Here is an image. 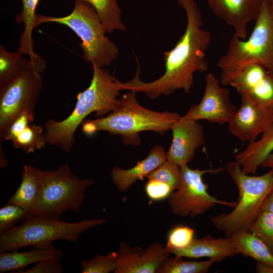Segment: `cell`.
Returning a JSON list of instances; mask_svg holds the SVG:
<instances>
[{
  "mask_svg": "<svg viewBox=\"0 0 273 273\" xmlns=\"http://www.w3.org/2000/svg\"><path fill=\"white\" fill-rule=\"evenodd\" d=\"M93 74L89 86L79 93L72 113L61 121L49 119L44 125L47 144L69 152L74 143L78 127L89 114L98 118L114 109L120 97V81L104 68L92 64Z\"/></svg>",
  "mask_w": 273,
  "mask_h": 273,
  "instance_id": "7a4b0ae2",
  "label": "cell"
},
{
  "mask_svg": "<svg viewBox=\"0 0 273 273\" xmlns=\"http://www.w3.org/2000/svg\"><path fill=\"white\" fill-rule=\"evenodd\" d=\"M93 183L91 179H80L71 171L68 164L55 170H44L43 187L37 207L27 218L59 219L66 211L78 213L86 190Z\"/></svg>",
  "mask_w": 273,
  "mask_h": 273,
  "instance_id": "ba28073f",
  "label": "cell"
},
{
  "mask_svg": "<svg viewBox=\"0 0 273 273\" xmlns=\"http://www.w3.org/2000/svg\"><path fill=\"white\" fill-rule=\"evenodd\" d=\"M263 2L273 9V0H263Z\"/></svg>",
  "mask_w": 273,
  "mask_h": 273,
  "instance_id": "74e56055",
  "label": "cell"
},
{
  "mask_svg": "<svg viewBox=\"0 0 273 273\" xmlns=\"http://www.w3.org/2000/svg\"><path fill=\"white\" fill-rule=\"evenodd\" d=\"M213 14L234 29V34L245 39L249 22L255 20L263 0H207Z\"/></svg>",
  "mask_w": 273,
  "mask_h": 273,
  "instance_id": "2e32d148",
  "label": "cell"
},
{
  "mask_svg": "<svg viewBox=\"0 0 273 273\" xmlns=\"http://www.w3.org/2000/svg\"><path fill=\"white\" fill-rule=\"evenodd\" d=\"M240 253L257 262L273 265V255L266 246L255 234L249 231L236 232L230 236Z\"/></svg>",
  "mask_w": 273,
  "mask_h": 273,
  "instance_id": "cb8c5ba5",
  "label": "cell"
},
{
  "mask_svg": "<svg viewBox=\"0 0 273 273\" xmlns=\"http://www.w3.org/2000/svg\"><path fill=\"white\" fill-rule=\"evenodd\" d=\"M260 167L273 169V152L265 159Z\"/></svg>",
  "mask_w": 273,
  "mask_h": 273,
  "instance_id": "8d00e7d4",
  "label": "cell"
},
{
  "mask_svg": "<svg viewBox=\"0 0 273 273\" xmlns=\"http://www.w3.org/2000/svg\"><path fill=\"white\" fill-rule=\"evenodd\" d=\"M194 230L188 226H175L169 232L165 248L169 253L172 250L186 248L194 239Z\"/></svg>",
  "mask_w": 273,
  "mask_h": 273,
  "instance_id": "4dcf8cb0",
  "label": "cell"
},
{
  "mask_svg": "<svg viewBox=\"0 0 273 273\" xmlns=\"http://www.w3.org/2000/svg\"><path fill=\"white\" fill-rule=\"evenodd\" d=\"M176 1L186 12L187 25L174 47L164 53V74L152 82L142 81L140 63L136 59L135 74L127 82H120L121 90L143 93L151 100L176 90L188 93L194 82V74L207 71L205 56L211 41V33L202 28V15L195 0Z\"/></svg>",
  "mask_w": 273,
  "mask_h": 273,
  "instance_id": "6da1fadb",
  "label": "cell"
},
{
  "mask_svg": "<svg viewBox=\"0 0 273 273\" xmlns=\"http://www.w3.org/2000/svg\"><path fill=\"white\" fill-rule=\"evenodd\" d=\"M214 263L211 259L197 261L185 260L179 256H168L159 264L155 273H206Z\"/></svg>",
  "mask_w": 273,
  "mask_h": 273,
  "instance_id": "484cf974",
  "label": "cell"
},
{
  "mask_svg": "<svg viewBox=\"0 0 273 273\" xmlns=\"http://www.w3.org/2000/svg\"><path fill=\"white\" fill-rule=\"evenodd\" d=\"M136 93L129 91L123 94L117 106L106 116L84 120L81 124L82 132L91 135L98 131H106L112 135H121L125 145L138 146L141 142L140 132L153 131L164 134L180 118L175 112H156L144 108L138 103Z\"/></svg>",
  "mask_w": 273,
  "mask_h": 273,
  "instance_id": "3957f363",
  "label": "cell"
},
{
  "mask_svg": "<svg viewBox=\"0 0 273 273\" xmlns=\"http://www.w3.org/2000/svg\"><path fill=\"white\" fill-rule=\"evenodd\" d=\"M145 190L148 197L154 201H162L168 198L174 191L168 184L153 179L148 180Z\"/></svg>",
  "mask_w": 273,
  "mask_h": 273,
  "instance_id": "d6a6232c",
  "label": "cell"
},
{
  "mask_svg": "<svg viewBox=\"0 0 273 273\" xmlns=\"http://www.w3.org/2000/svg\"><path fill=\"white\" fill-rule=\"evenodd\" d=\"M203 96L198 105L191 106L184 118L199 121L205 120L223 124L233 119L237 108L231 99L230 91L220 85L212 72L206 74Z\"/></svg>",
  "mask_w": 273,
  "mask_h": 273,
  "instance_id": "8fae6325",
  "label": "cell"
},
{
  "mask_svg": "<svg viewBox=\"0 0 273 273\" xmlns=\"http://www.w3.org/2000/svg\"><path fill=\"white\" fill-rule=\"evenodd\" d=\"M22 55L18 50L10 52L1 44L0 86L10 81L29 65L30 59L23 57Z\"/></svg>",
  "mask_w": 273,
  "mask_h": 273,
  "instance_id": "4316f807",
  "label": "cell"
},
{
  "mask_svg": "<svg viewBox=\"0 0 273 273\" xmlns=\"http://www.w3.org/2000/svg\"><path fill=\"white\" fill-rule=\"evenodd\" d=\"M181 168L177 165L166 160L146 176L148 180L153 179L169 185L173 190L179 186Z\"/></svg>",
  "mask_w": 273,
  "mask_h": 273,
  "instance_id": "f546056e",
  "label": "cell"
},
{
  "mask_svg": "<svg viewBox=\"0 0 273 273\" xmlns=\"http://www.w3.org/2000/svg\"><path fill=\"white\" fill-rule=\"evenodd\" d=\"M21 1L22 10L17 15L16 21L18 23H23L24 28L20 38V46L17 50L32 59L39 56L34 51L32 34L35 28L36 10L39 0Z\"/></svg>",
  "mask_w": 273,
  "mask_h": 273,
  "instance_id": "603a6c76",
  "label": "cell"
},
{
  "mask_svg": "<svg viewBox=\"0 0 273 273\" xmlns=\"http://www.w3.org/2000/svg\"><path fill=\"white\" fill-rule=\"evenodd\" d=\"M117 252L112 251L107 255L96 254L89 260L81 262L82 273H109L115 270Z\"/></svg>",
  "mask_w": 273,
  "mask_h": 273,
  "instance_id": "f1b7e54d",
  "label": "cell"
},
{
  "mask_svg": "<svg viewBox=\"0 0 273 273\" xmlns=\"http://www.w3.org/2000/svg\"><path fill=\"white\" fill-rule=\"evenodd\" d=\"M180 180L178 188L168 199V204L175 215L193 218L203 214L217 205L234 208L237 202H228L217 199L208 192V186L203 179L204 174L218 173L223 170L218 167L202 170L180 167Z\"/></svg>",
  "mask_w": 273,
  "mask_h": 273,
  "instance_id": "30bf717a",
  "label": "cell"
},
{
  "mask_svg": "<svg viewBox=\"0 0 273 273\" xmlns=\"http://www.w3.org/2000/svg\"><path fill=\"white\" fill-rule=\"evenodd\" d=\"M28 216V212L22 207L8 203L0 209V234L13 228Z\"/></svg>",
  "mask_w": 273,
  "mask_h": 273,
  "instance_id": "1f68e13d",
  "label": "cell"
},
{
  "mask_svg": "<svg viewBox=\"0 0 273 273\" xmlns=\"http://www.w3.org/2000/svg\"><path fill=\"white\" fill-rule=\"evenodd\" d=\"M59 259L50 258L44 259L37 263L33 267L17 272L21 273H60L63 268Z\"/></svg>",
  "mask_w": 273,
  "mask_h": 273,
  "instance_id": "836d02e7",
  "label": "cell"
},
{
  "mask_svg": "<svg viewBox=\"0 0 273 273\" xmlns=\"http://www.w3.org/2000/svg\"><path fill=\"white\" fill-rule=\"evenodd\" d=\"M273 124V110L263 107L248 97L241 96V105L228 123L230 133L242 142L256 140Z\"/></svg>",
  "mask_w": 273,
  "mask_h": 273,
  "instance_id": "7c38bea8",
  "label": "cell"
},
{
  "mask_svg": "<svg viewBox=\"0 0 273 273\" xmlns=\"http://www.w3.org/2000/svg\"><path fill=\"white\" fill-rule=\"evenodd\" d=\"M167 159L166 152L162 145L154 146L148 156L138 161L131 168L124 169L115 166L111 169V178L120 192L127 191L138 180H143Z\"/></svg>",
  "mask_w": 273,
  "mask_h": 273,
  "instance_id": "d6986e66",
  "label": "cell"
},
{
  "mask_svg": "<svg viewBox=\"0 0 273 273\" xmlns=\"http://www.w3.org/2000/svg\"><path fill=\"white\" fill-rule=\"evenodd\" d=\"M63 256L62 251L54 247L53 244L33 247L30 251L20 252L14 250L1 252L0 272H14L16 270L19 271L29 265L38 263L44 259L50 258L60 259Z\"/></svg>",
  "mask_w": 273,
  "mask_h": 273,
  "instance_id": "44dd1931",
  "label": "cell"
},
{
  "mask_svg": "<svg viewBox=\"0 0 273 273\" xmlns=\"http://www.w3.org/2000/svg\"><path fill=\"white\" fill-rule=\"evenodd\" d=\"M170 253L158 242L150 244L145 250L121 242L117 251L115 273H155L159 264Z\"/></svg>",
  "mask_w": 273,
  "mask_h": 273,
  "instance_id": "9a60e30c",
  "label": "cell"
},
{
  "mask_svg": "<svg viewBox=\"0 0 273 273\" xmlns=\"http://www.w3.org/2000/svg\"><path fill=\"white\" fill-rule=\"evenodd\" d=\"M170 253L188 258L208 257L214 260L215 263L240 254L231 237L216 238L210 235L199 239L194 238L187 248L172 250Z\"/></svg>",
  "mask_w": 273,
  "mask_h": 273,
  "instance_id": "ac0fdd59",
  "label": "cell"
},
{
  "mask_svg": "<svg viewBox=\"0 0 273 273\" xmlns=\"http://www.w3.org/2000/svg\"><path fill=\"white\" fill-rule=\"evenodd\" d=\"M261 211L273 213V189L265 198L261 208Z\"/></svg>",
  "mask_w": 273,
  "mask_h": 273,
  "instance_id": "e575fe53",
  "label": "cell"
},
{
  "mask_svg": "<svg viewBox=\"0 0 273 273\" xmlns=\"http://www.w3.org/2000/svg\"><path fill=\"white\" fill-rule=\"evenodd\" d=\"M170 130L172 140L166 152L167 160L180 167L187 166L205 143L203 127L198 121L180 116Z\"/></svg>",
  "mask_w": 273,
  "mask_h": 273,
  "instance_id": "5bb4252c",
  "label": "cell"
},
{
  "mask_svg": "<svg viewBox=\"0 0 273 273\" xmlns=\"http://www.w3.org/2000/svg\"><path fill=\"white\" fill-rule=\"evenodd\" d=\"M33 110H25L13 121L5 138L10 141L15 149H21L31 153L43 148L47 145L44 128L33 124Z\"/></svg>",
  "mask_w": 273,
  "mask_h": 273,
  "instance_id": "e0dca14e",
  "label": "cell"
},
{
  "mask_svg": "<svg viewBox=\"0 0 273 273\" xmlns=\"http://www.w3.org/2000/svg\"><path fill=\"white\" fill-rule=\"evenodd\" d=\"M226 170L239 192L234 209L211 218L213 225L225 236L248 229L259 213L267 195L273 189V169L259 176L245 173L236 161L230 162Z\"/></svg>",
  "mask_w": 273,
  "mask_h": 273,
  "instance_id": "8992f818",
  "label": "cell"
},
{
  "mask_svg": "<svg viewBox=\"0 0 273 273\" xmlns=\"http://www.w3.org/2000/svg\"><path fill=\"white\" fill-rule=\"evenodd\" d=\"M105 218H94L69 222L59 219L28 218L23 223L0 234V253L18 250L25 247H39L56 240L77 242L89 229L103 224Z\"/></svg>",
  "mask_w": 273,
  "mask_h": 273,
  "instance_id": "52a82bcc",
  "label": "cell"
},
{
  "mask_svg": "<svg viewBox=\"0 0 273 273\" xmlns=\"http://www.w3.org/2000/svg\"><path fill=\"white\" fill-rule=\"evenodd\" d=\"M49 22L64 25L76 34L81 40L79 46L83 58L88 63L101 68L108 67L119 55L116 44L105 35L106 32L95 9L85 1H74L72 11L65 16L37 14L35 27Z\"/></svg>",
  "mask_w": 273,
  "mask_h": 273,
  "instance_id": "5b68a950",
  "label": "cell"
},
{
  "mask_svg": "<svg viewBox=\"0 0 273 273\" xmlns=\"http://www.w3.org/2000/svg\"><path fill=\"white\" fill-rule=\"evenodd\" d=\"M248 38L233 35L226 52L217 63L220 83L229 85L233 77L246 65L259 64L273 72V9L263 2Z\"/></svg>",
  "mask_w": 273,
  "mask_h": 273,
  "instance_id": "277c9868",
  "label": "cell"
},
{
  "mask_svg": "<svg viewBox=\"0 0 273 273\" xmlns=\"http://www.w3.org/2000/svg\"><path fill=\"white\" fill-rule=\"evenodd\" d=\"M273 152V124L258 140L249 143L242 151L235 156V161L242 170L249 174H255L265 159Z\"/></svg>",
  "mask_w": 273,
  "mask_h": 273,
  "instance_id": "7402d4cb",
  "label": "cell"
},
{
  "mask_svg": "<svg viewBox=\"0 0 273 273\" xmlns=\"http://www.w3.org/2000/svg\"><path fill=\"white\" fill-rule=\"evenodd\" d=\"M255 270L258 273H273V265L257 262Z\"/></svg>",
  "mask_w": 273,
  "mask_h": 273,
  "instance_id": "d590c367",
  "label": "cell"
},
{
  "mask_svg": "<svg viewBox=\"0 0 273 273\" xmlns=\"http://www.w3.org/2000/svg\"><path fill=\"white\" fill-rule=\"evenodd\" d=\"M75 1V0H74ZM90 4L98 15L106 32L125 31L121 11L117 0H82Z\"/></svg>",
  "mask_w": 273,
  "mask_h": 273,
  "instance_id": "d4e9b609",
  "label": "cell"
},
{
  "mask_svg": "<svg viewBox=\"0 0 273 273\" xmlns=\"http://www.w3.org/2000/svg\"><path fill=\"white\" fill-rule=\"evenodd\" d=\"M44 170L30 165L24 166L21 181L8 203L17 205L28 212V217L36 209L43 184Z\"/></svg>",
  "mask_w": 273,
  "mask_h": 273,
  "instance_id": "ffe728a7",
  "label": "cell"
},
{
  "mask_svg": "<svg viewBox=\"0 0 273 273\" xmlns=\"http://www.w3.org/2000/svg\"><path fill=\"white\" fill-rule=\"evenodd\" d=\"M29 65L7 83L0 86V140H5L15 119L25 110H34L47 68L40 56L29 59Z\"/></svg>",
  "mask_w": 273,
  "mask_h": 273,
  "instance_id": "9c48e42d",
  "label": "cell"
},
{
  "mask_svg": "<svg viewBox=\"0 0 273 273\" xmlns=\"http://www.w3.org/2000/svg\"><path fill=\"white\" fill-rule=\"evenodd\" d=\"M248 231L255 234L273 255V213L261 211L249 226Z\"/></svg>",
  "mask_w": 273,
  "mask_h": 273,
  "instance_id": "83f0119b",
  "label": "cell"
},
{
  "mask_svg": "<svg viewBox=\"0 0 273 273\" xmlns=\"http://www.w3.org/2000/svg\"><path fill=\"white\" fill-rule=\"evenodd\" d=\"M229 85L240 96H246L259 105L273 110V72L262 65H246L233 77Z\"/></svg>",
  "mask_w": 273,
  "mask_h": 273,
  "instance_id": "4fadbf2b",
  "label": "cell"
}]
</instances>
